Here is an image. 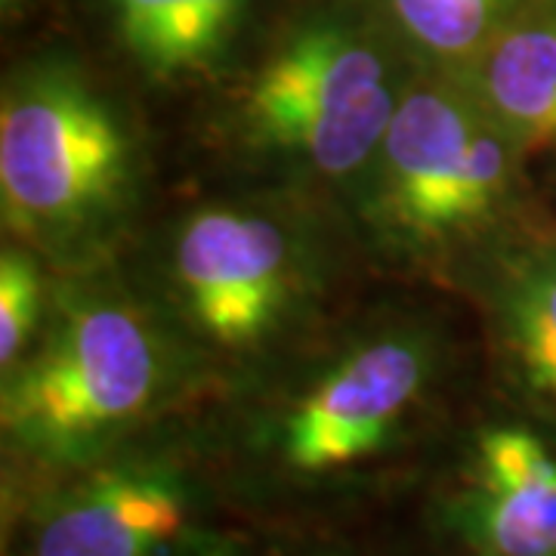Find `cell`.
<instances>
[{
    "instance_id": "obj_1",
    "label": "cell",
    "mask_w": 556,
    "mask_h": 556,
    "mask_svg": "<svg viewBox=\"0 0 556 556\" xmlns=\"http://www.w3.org/2000/svg\"><path fill=\"white\" fill-rule=\"evenodd\" d=\"M159 350L130 309L80 306L3 393V427L35 452L68 455L146 408Z\"/></svg>"
},
{
    "instance_id": "obj_2",
    "label": "cell",
    "mask_w": 556,
    "mask_h": 556,
    "mask_svg": "<svg viewBox=\"0 0 556 556\" xmlns=\"http://www.w3.org/2000/svg\"><path fill=\"white\" fill-rule=\"evenodd\" d=\"M127 146L84 84L38 75L0 112V192L10 226L47 229L93 214L124 179Z\"/></svg>"
},
{
    "instance_id": "obj_3",
    "label": "cell",
    "mask_w": 556,
    "mask_h": 556,
    "mask_svg": "<svg viewBox=\"0 0 556 556\" xmlns=\"http://www.w3.org/2000/svg\"><path fill=\"white\" fill-rule=\"evenodd\" d=\"M248 112L263 137L343 174L387 137L396 105L378 50L325 22L303 28L263 65Z\"/></svg>"
},
{
    "instance_id": "obj_4",
    "label": "cell",
    "mask_w": 556,
    "mask_h": 556,
    "mask_svg": "<svg viewBox=\"0 0 556 556\" xmlns=\"http://www.w3.org/2000/svg\"><path fill=\"white\" fill-rule=\"evenodd\" d=\"M383 146L390 201L420 232L467 226L504 192V146L442 93H415L396 105Z\"/></svg>"
},
{
    "instance_id": "obj_5",
    "label": "cell",
    "mask_w": 556,
    "mask_h": 556,
    "mask_svg": "<svg viewBox=\"0 0 556 556\" xmlns=\"http://www.w3.org/2000/svg\"><path fill=\"white\" fill-rule=\"evenodd\" d=\"M288 251L273 223L204 211L177 241V276L199 325L223 343L260 338L285 298Z\"/></svg>"
},
{
    "instance_id": "obj_6",
    "label": "cell",
    "mask_w": 556,
    "mask_h": 556,
    "mask_svg": "<svg viewBox=\"0 0 556 556\" xmlns=\"http://www.w3.org/2000/svg\"><path fill=\"white\" fill-rule=\"evenodd\" d=\"M424 380L420 356L408 343L380 340L318 383L288 420L285 452L300 470H331L383 445Z\"/></svg>"
},
{
    "instance_id": "obj_7",
    "label": "cell",
    "mask_w": 556,
    "mask_h": 556,
    "mask_svg": "<svg viewBox=\"0 0 556 556\" xmlns=\"http://www.w3.org/2000/svg\"><path fill=\"white\" fill-rule=\"evenodd\" d=\"M182 522V495L170 479L109 470L47 510L31 556H159Z\"/></svg>"
},
{
    "instance_id": "obj_8",
    "label": "cell",
    "mask_w": 556,
    "mask_h": 556,
    "mask_svg": "<svg viewBox=\"0 0 556 556\" xmlns=\"http://www.w3.org/2000/svg\"><path fill=\"white\" fill-rule=\"evenodd\" d=\"M485 535L501 556H556V457L517 427L482 437Z\"/></svg>"
},
{
    "instance_id": "obj_9",
    "label": "cell",
    "mask_w": 556,
    "mask_h": 556,
    "mask_svg": "<svg viewBox=\"0 0 556 556\" xmlns=\"http://www.w3.org/2000/svg\"><path fill=\"white\" fill-rule=\"evenodd\" d=\"M244 0H112L124 47L152 75L195 72L236 31Z\"/></svg>"
},
{
    "instance_id": "obj_10",
    "label": "cell",
    "mask_w": 556,
    "mask_h": 556,
    "mask_svg": "<svg viewBox=\"0 0 556 556\" xmlns=\"http://www.w3.org/2000/svg\"><path fill=\"white\" fill-rule=\"evenodd\" d=\"M485 87L517 130L556 139V13H538L501 31L489 50Z\"/></svg>"
},
{
    "instance_id": "obj_11",
    "label": "cell",
    "mask_w": 556,
    "mask_h": 556,
    "mask_svg": "<svg viewBox=\"0 0 556 556\" xmlns=\"http://www.w3.org/2000/svg\"><path fill=\"white\" fill-rule=\"evenodd\" d=\"M504 0H387L396 25L420 47L460 56L495 28Z\"/></svg>"
},
{
    "instance_id": "obj_12",
    "label": "cell",
    "mask_w": 556,
    "mask_h": 556,
    "mask_svg": "<svg viewBox=\"0 0 556 556\" xmlns=\"http://www.w3.org/2000/svg\"><path fill=\"white\" fill-rule=\"evenodd\" d=\"M514 338L529 380L556 396V257L522 281L514 306Z\"/></svg>"
},
{
    "instance_id": "obj_13",
    "label": "cell",
    "mask_w": 556,
    "mask_h": 556,
    "mask_svg": "<svg viewBox=\"0 0 556 556\" xmlns=\"http://www.w3.org/2000/svg\"><path fill=\"white\" fill-rule=\"evenodd\" d=\"M40 309V278L35 266L7 251L0 260V362L20 356Z\"/></svg>"
},
{
    "instance_id": "obj_14",
    "label": "cell",
    "mask_w": 556,
    "mask_h": 556,
    "mask_svg": "<svg viewBox=\"0 0 556 556\" xmlns=\"http://www.w3.org/2000/svg\"><path fill=\"white\" fill-rule=\"evenodd\" d=\"M22 0H3V7H7V10H13V7H20Z\"/></svg>"
}]
</instances>
